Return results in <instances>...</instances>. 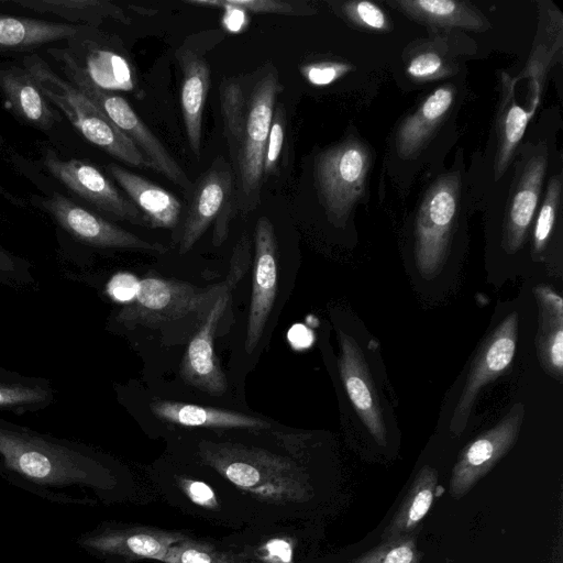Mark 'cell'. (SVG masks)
Listing matches in <instances>:
<instances>
[{"label":"cell","instance_id":"f546056e","mask_svg":"<svg viewBox=\"0 0 563 563\" xmlns=\"http://www.w3.org/2000/svg\"><path fill=\"white\" fill-rule=\"evenodd\" d=\"M185 2L203 8L234 9L254 13L302 15L312 12L301 2L283 0H187Z\"/></svg>","mask_w":563,"mask_h":563},{"label":"cell","instance_id":"ffe728a7","mask_svg":"<svg viewBox=\"0 0 563 563\" xmlns=\"http://www.w3.org/2000/svg\"><path fill=\"white\" fill-rule=\"evenodd\" d=\"M152 412L161 420L190 428L262 430L269 423L261 418L222 408L168 400H154Z\"/></svg>","mask_w":563,"mask_h":563},{"label":"cell","instance_id":"484cf974","mask_svg":"<svg viewBox=\"0 0 563 563\" xmlns=\"http://www.w3.org/2000/svg\"><path fill=\"white\" fill-rule=\"evenodd\" d=\"M453 98L451 87H440L401 123L396 139L397 150L401 156L409 157L419 151L451 108Z\"/></svg>","mask_w":563,"mask_h":563},{"label":"cell","instance_id":"9a60e30c","mask_svg":"<svg viewBox=\"0 0 563 563\" xmlns=\"http://www.w3.org/2000/svg\"><path fill=\"white\" fill-rule=\"evenodd\" d=\"M254 267L247 318L245 350L251 354L262 338L277 292V240L266 217L257 219L254 231Z\"/></svg>","mask_w":563,"mask_h":563},{"label":"cell","instance_id":"1f68e13d","mask_svg":"<svg viewBox=\"0 0 563 563\" xmlns=\"http://www.w3.org/2000/svg\"><path fill=\"white\" fill-rule=\"evenodd\" d=\"M164 563H240L233 555L219 551L211 544L187 537L172 545L164 556Z\"/></svg>","mask_w":563,"mask_h":563},{"label":"cell","instance_id":"8992f818","mask_svg":"<svg viewBox=\"0 0 563 563\" xmlns=\"http://www.w3.org/2000/svg\"><path fill=\"white\" fill-rule=\"evenodd\" d=\"M250 246V239L243 234L235 245L227 279L202 314V322L189 342L181 362L180 375L184 380L212 396H220L227 390V378L214 353V335L229 303L230 292L247 268Z\"/></svg>","mask_w":563,"mask_h":563},{"label":"cell","instance_id":"4fadbf2b","mask_svg":"<svg viewBox=\"0 0 563 563\" xmlns=\"http://www.w3.org/2000/svg\"><path fill=\"white\" fill-rule=\"evenodd\" d=\"M518 316L508 314L486 340L470 371L450 423L451 432L460 435L479 390L501 375L510 365L517 343Z\"/></svg>","mask_w":563,"mask_h":563},{"label":"cell","instance_id":"cb8c5ba5","mask_svg":"<svg viewBox=\"0 0 563 563\" xmlns=\"http://www.w3.org/2000/svg\"><path fill=\"white\" fill-rule=\"evenodd\" d=\"M85 25L0 14V49L24 51L58 40H75Z\"/></svg>","mask_w":563,"mask_h":563},{"label":"cell","instance_id":"ba28073f","mask_svg":"<svg viewBox=\"0 0 563 563\" xmlns=\"http://www.w3.org/2000/svg\"><path fill=\"white\" fill-rule=\"evenodd\" d=\"M369 162L368 150L356 141L330 147L316 158V188L333 223H343L361 198Z\"/></svg>","mask_w":563,"mask_h":563},{"label":"cell","instance_id":"52a82bcc","mask_svg":"<svg viewBox=\"0 0 563 563\" xmlns=\"http://www.w3.org/2000/svg\"><path fill=\"white\" fill-rule=\"evenodd\" d=\"M236 210V189L231 165L218 156L195 185L183 227L179 254L190 251L212 222L213 245H221Z\"/></svg>","mask_w":563,"mask_h":563},{"label":"cell","instance_id":"603a6c76","mask_svg":"<svg viewBox=\"0 0 563 563\" xmlns=\"http://www.w3.org/2000/svg\"><path fill=\"white\" fill-rule=\"evenodd\" d=\"M437 485V471L430 465L422 466L416 474L402 503L384 529L383 541L416 533L433 505Z\"/></svg>","mask_w":563,"mask_h":563},{"label":"cell","instance_id":"d4e9b609","mask_svg":"<svg viewBox=\"0 0 563 563\" xmlns=\"http://www.w3.org/2000/svg\"><path fill=\"white\" fill-rule=\"evenodd\" d=\"M540 307L537 338L540 361L544 368L560 378L563 372V301L547 286L536 288Z\"/></svg>","mask_w":563,"mask_h":563},{"label":"cell","instance_id":"277c9868","mask_svg":"<svg viewBox=\"0 0 563 563\" xmlns=\"http://www.w3.org/2000/svg\"><path fill=\"white\" fill-rule=\"evenodd\" d=\"M45 98L59 108L82 136L125 164L154 169L142 152L81 91L58 76L38 55L23 59Z\"/></svg>","mask_w":563,"mask_h":563},{"label":"cell","instance_id":"5b68a950","mask_svg":"<svg viewBox=\"0 0 563 563\" xmlns=\"http://www.w3.org/2000/svg\"><path fill=\"white\" fill-rule=\"evenodd\" d=\"M53 53L60 63L68 81L132 141L153 165L154 170L184 189L191 187L187 174L123 97L96 86L65 49H54Z\"/></svg>","mask_w":563,"mask_h":563},{"label":"cell","instance_id":"d6a6232c","mask_svg":"<svg viewBox=\"0 0 563 563\" xmlns=\"http://www.w3.org/2000/svg\"><path fill=\"white\" fill-rule=\"evenodd\" d=\"M529 120L528 112L517 104H512L505 117L500 146L496 159V176L505 172L519 141L522 139Z\"/></svg>","mask_w":563,"mask_h":563},{"label":"cell","instance_id":"7a4b0ae2","mask_svg":"<svg viewBox=\"0 0 563 563\" xmlns=\"http://www.w3.org/2000/svg\"><path fill=\"white\" fill-rule=\"evenodd\" d=\"M280 90L278 70L272 63L250 74L222 78L219 85L238 210L243 214L261 203L264 153Z\"/></svg>","mask_w":563,"mask_h":563},{"label":"cell","instance_id":"9c48e42d","mask_svg":"<svg viewBox=\"0 0 563 563\" xmlns=\"http://www.w3.org/2000/svg\"><path fill=\"white\" fill-rule=\"evenodd\" d=\"M459 184L453 177L437 180L426 194L416 217L415 262L430 279L442 268L457 214Z\"/></svg>","mask_w":563,"mask_h":563},{"label":"cell","instance_id":"836d02e7","mask_svg":"<svg viewBox=\"0 0 563 563\" xmlns=\"http://www.w3.org/2000/svg\"><path fill=\"white\" fill-rule=\"evenodd\" d=\"M560 177H553L549 183L547 196L538 213L533 232L534 252H541L543 250L552 232L560 201Z\"/></svg>","mask_w":563,"mask_h":563},{"label":"cell","instance_id":"6da1fadb","mask_svg":"<svg viewBox=\"0 0 563 563\" xmlns=\"http://www.w3.org/2000/svg\"><path fill=\"white\" fill-rule=\"evenodd\" d=\"M0 476L45 500L86 505L87 492L104 500L120 479L112 464L87 446L0 420Z\"/></svg>","mask_w":563,"mask_h":563},{"label":"cell","instance_id":"8d00e7d4","mask_svg":"<svg viewBox=\"0 0 563 563\" xmlns=\"http://www.w3.org/2000/svg\"><path fill=\"white\" fill-rule=\"evenodd\" d=\"M349 69L350 67L345 64L318 62L302 66L300 71L310 84L314 86H325L336 80Z\"/></svg>","mask_w":563,"mask_h":563},{"label":"cell","instance_id":"f35d334b","mask_svg":"<svg viewBox=\"0 0 563 563\" xmlns=\"http://www.w3.org/2000/svg\"><path fill=\"white\" fill-rule=\"evenodd\" d=\"M140 279L130 273L114 275L107 285V292L117 302L128 305L136 296Z\"/></svg>","mask_w":563,"mask_h":563},{"label":"cell","instance_id":"2e32d148","mask_svg":"<svg viewBox=\"0 0 563 563\" xmlns=\"http://www.w3.org/2000/svg\"><path fill=\"white\" fill-rule=\"evenodd\" d=\"M42 203L63 229L85 243L99 247L153 253L166 251L164 245L143 240L58 194L45 199Z\"/></svg>","mask_w":563,"mask_h":563},{"label":"cell","instance_id":"8fae6325","mask_svg":"<svg viewBox=\"0 0 563 563\" xmlns=\"http://www.w3.org/2000/svg\"><path fill=\"white\" fill-rule=\"evenodd\" d=\"M186 537L147 527L103 523L75 539L85 552L110 560L153 559L163 561L169 548Z\"/></svg>","mask_w":563,"mask_h":563},{"label":"cell","instance_id":"7402d4cb","mask_svg":"<svg viewBox=\"0 0 563 563\" xmlns=\"http://www.w3.org/2000/svg\"><path fill=\"white\" fill-rule=\"evenodd\" d=\"M0 88L10 108L25 122L48 130L58 120L57 113L25 68H1Z\"/></svg>","mask_w":563,"mask_h":563},{"label":"cell","instance_id":"44dd1931","mask_svg":"<svg viewBox=\"0 0 563 563\" xmlns=\"http://www.w3.org/2000/svg\"><path fill=\"white\" fill-rule=\"evenodd\" d=\"M547 170V157L537 155L525 166L506 219V249L516 252L522 244L539 203V196Z\"/></svg>","mask_w":563,"mask_h":563},{"label":"cell","instance_id":"d590c367","mask_svg":"<svg viewBox=\"0 0 563 563\" xmlns=\"http://www.w3.org/2000/svg\"><path fill=\"white\" fill-rule=\"evenodd\" d=\"M342 10L353 22L373 30H386L387 16L384 11L369 1H352L343 4Z\"/></svg>","mask_w":563,"mask_h":563},{"label":"cell","instance_id":"5bb4252c","mask_svg":"<svg viewBox=\"0 0 563 563\" xmlns=\"http://www.w3.org/2000/svg\"><path fill=\"white\" fill-rule=\"evenodd\" d=\"M46 168L69 190L97 208L137 225H148L146 218L95 166L78 159L63 161L53 152L45 156Z\"/></svg>","mask_w":563,"mask_h":563},{"label":"cell","instance_id":"30bf717a","mask_svg":"<svg viewBox=\"0 0 563 563\" xmlns=\"http://www.w3.org/2000/svg\"><path fill=\"white\" fill-rule=\"evenodd\" d=\"M220 288L221 284L201 292L188 283L146 277L140 280L136 296L119 311L117 320L126 324L157 327L190 312L205 313Z\"/></svg>","mask_w":563,"mask_h":563},{"label":"cell","instance_id":"83f0119b","mask_svg":"<svg viewBox=\"0 0 563 563\" xmlns=\"http://www.w3.org/2000/svg\"><path fill=\"white\" fill-rule=\"evenodd\" d=\"M25 9L40 13H53L75 21H85L88 23L99 22L101 19L111 16L124 23L128 22L125 15L117 5L108 1L98 0H15Z\"/></svg>","mask_w":563,"mask_h":563},{"label":"cell","instance_id":"b9f144b4","mask_svg":"<svg viewBox=\"0 0 563 563\" xmlns=\"http://www.w3.org/2000/svg\"><path fill=\"white\" fill-rule=\"evenodd\" d=\"M19 271V262L11 254L0 247V275L5 277L11 274L16 275Z\"/></svg>","mask_w":563,"mask_h":563},{"label":"cell","instance_id":"74e56055","mask_svg":"<svg viewBox=\"0 0 563 563\" xmlns=\"http://www.w3.org/2000/svg\"><path fill=\"white\" fill-rule=\"evenodd\" d=\"M407 71L416 79H432L441 76L444 73V67L438 54L426 52L410 60Z\"/></svg>","mask_w":563,"mask_h":563},{"label":"cell","instance_id":"4dcf8cb0","mask_svg":"<svg viewBox=\"0 0 563 563\" xmlns=\"http://www.w3.org/2000/svg\"><path fill=\"white\" fill-rule=\"evenodd\" d=\"M421 553L415 534L383 541L382 544L354 559L351 563H420Z\"/></svg>","mask_w":563,"mask_h":563},{"label":"cell","instance_id":"d6986e66","mask_svg":"<svg viewBox=\"0 0 563 563\" xmlns=\"http://www.w3.org/2000/svg\"><path fill=\"white\" fill-rule=\"evenodd\" d=\"M108 170L146 218L148 227L164 229L176 227L181 203L172 192L118 164H109Z\"/></svg>","mask_w":563,"mask_h":563},{"label":"cell","instance_id":"f1b7e54d","mask_svg":"<svg viewBox=\"0 0 563 563\" xmlns=\"http://www.w3.org/2000/svg\"><path fill=\"white\" fill-rule=\"evenodd\" d=\"M52 401L53 390L46 383L0 379V410H35Z\"/></svg>","mask_w":563,"mask_h":563},{"label":"cell","instance_id":"e575fe53","mask_svg":"<svg viewBox=\"0 0 563 563\" xmlns=\"http://www.w3.org/2000/svg\"><path fill=\"white\" fill-rule=\"evenodd\" d=\"M286 114L282 103H276L263 161V176L277 174L280 155L286 140Z\"/></svg>","mask_w":563,"mask_h":563},{"label":"cell","instance_id":"4316f807","mask_svg":"<svg viewBox=\"0 0 563 563\" xmlns=\"http://www.w3.org/2000/svg\"><path fill=\"white\" fill-rule=\"evenodd\" d=\"M408 16L433 25L472 30L485 27L482 16L464 2L453 0H401L391 2Z\"/></svg>","mask_w":563,"mask_h":563},{"label":"cell","instance_id":"60d3db41","mask_svg":"<svg viewBox=\"0 0 563 563\" xmlns=\"http://www.w3.org/2000/svg\"><path fill=\"white\" fill-rule=\"evenodd\" d=\"M266 556L271 563H291V545L283 539H273L265 545Z\"/></svg>","mask_w":563,"mask_h":563},{"label":"cell","instance_id":"ab89813d","mask_svg":"<svg viewBox=\"0 0 563 563\" xmlns=\"http://www.w3.org/2000/svg\"><path fill=\"white\" fill-rule=\"evenodd\" d=\"M180 485L194 503L208 508L216 507V496L207 484L192 479H181Z\"/></svg>","mask_w":563,"mask_h":563},{"label":"cell","instance_id":"ac0fdd59","mask_svg":"<svg viewBox=\"0 0 563 563\" xmlns=\"http://www.w3.org/2000/svg\"><path fill=\"white\" fill-rule=\"evenodd\" d=\"M181 69L180 106L190 150L200 156L202 117L209 91L210 70L207 62L189 47L176 52Z\"/></svg>","mask_w":563,"mask_h":563},{"label":"cell","instance_id":"7c38bea8","mask_svg":"<svg viewBox=\"0 0 563 563\" xmlns=\"http://www.w3.org/2000/svg\"><path fill=\"white\" fill-rule=\"evenodd\" d=\"M523 417V406L516 404L492 429L472 441L461 453L450 478V495L465 496L512 448Z\"/></svg>","mask_w":563,"mask_h":563},{"label":"cell","instance_id":"e0dca14e","mask_svg":"<svg viewBox=\"0 0 563 563\" xmlns=\"http://www.w3.org/2000/svg\"><path fill=\"white\" fill-rule=\"evenodd\" d=\"M340 375L346 394L368 432L380 444H386V428L383 420L378 397L371 380L362 351L356 342L339 332Z\"/></svg>","mask_w":563,"mask_h":563},{"label":"cell","instance_id":"3957f363","mask_svg":"<svg viewBox=\"0 0 563 563\" xmlns=\"http://www.w3.org/2000/svg\"><path fill=\"white\" fill-rule=\"evenodd\" d=\"M201 460L240 489L271 503L311 497L308 475L292 461L269 451L236 443L203 442Z\"/></svg>","mask_w":563,"mask_h":563}]
</instances>
